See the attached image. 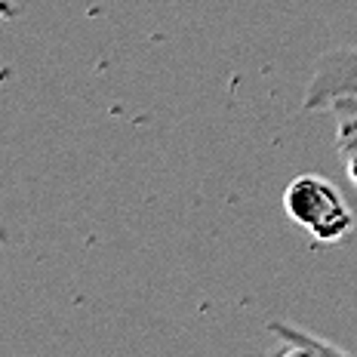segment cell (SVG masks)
Returning a JSON list of instances; mask_svg holds the SVG:
<instances>
[{"mask_svg":"<svg viewBox=\"0 0 357 357\" xmlns=\"http://www.w3.org/2000/svg\"><path fill=\"white\" fill-rule=\"evenodd\" d=\"M284 210L293 225L305 228L314 241L339 243L351 234L354 213L342 191L324 176H296L284 191Z\"/></svg>","mask_w":357,"mask_h":357,"instance_id":"1","label":"cell"},{"mask_svg":"<svg viewBox=\"0 0 357 357\" xmlns=\"http://www.w3.org/2000/svg\"><path fill=\"white\" fill-rule=\"evenodd\" d=\"M336 99H357V47H336L317 56L302 96V111H324Z\"/></svg>","mask_w":357,"mask_h":357,"instance_id":"2","label":"cell"},{"mask_svg":"<svg viewBox=\"0 0 357 357\" xmlns=\"http://www.w3.org/2000/svg\"><path fill=\"white\" fill-rule=\"evenodd\" d=\"M333 114H336V151L345 167L348 178L357 188V99H336L333 102Z\"/></svg>","mask_w":357,"mask_h":357,"instance_id":"3","label":"cell"},{"mask_svg":"<svg viewBox=\"0 0 357 357\" xmlns=\"http://www.w3.org/2000/svg\"><path fill=\"white\" fill-rule=\"evenodd\" d=\"M271 333L280 339V351L284 354H302V351H342L339 345H330L324 339H311L305 330H293L287 324H271Z\"/></svg>","mask_w":357,"mask_h":357,"instance_id":"4","label":"cell"}]
</instances>
